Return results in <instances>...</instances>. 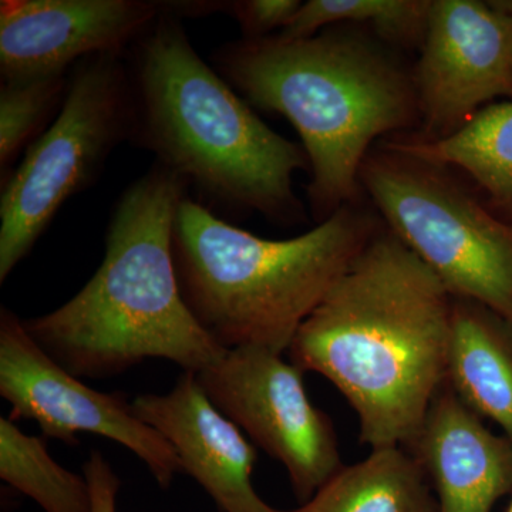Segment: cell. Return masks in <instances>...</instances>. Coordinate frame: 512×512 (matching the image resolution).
<instances>
[{
    "label": "cell",
    "instance_id": "6da1fadb",
    "mask_svg": "<svg viewBox=\"0 0 512 512\" xmlns=\"http://www.w3.org/2000/svg\"><path fill=\"white\" fill-rule=\"evenodd\" d=\"M451 311L443 282L383 225L302 323L288 356L348 400L363 444L407 447L446 382Z\"/></svg>",
    "mask_w": 512,
    "mask_h": 512
},
{
    "label": "cell",
    "instance_id": "7a4b0ae2",
    "mask_svg": "<svg viewBox=\"0 0 512 512\" xmlns=\"http://www.w3.org/2000/svg\"><path fill=\"white\" fill-rule=\"evenodd\" d=\"M392 49L353 26H333L305 39H241L212 53L235 92L285 117L301 137L319 222L357 201L360 168L379 138L420 126L412 70Z\"/></svg>",
    "mask_w": 512,
    "mask_h": 512
},
{
    "label": "cell",
    "instance_id": "3957f363",
    "mask_svg": "<svg viewBox=\"0 0 512 512\" xmlns=\"http://www.w3.org/2000/svg\"><path fill=\"white\" fill-rule=\"evenodd\" d=\"M187 187L154 164L117 201L92 279L55 311L23 320L67 372L103 379L164 359L200 373L227 352L201 328L178 282L174 224Z\"/></svg>",
    "mask_w": 512,
    "mask_h": 512
},
{
    "label": "cell",
    "instance_id": "277c9868",
    "mask_svg": "<svg viewBox=\"0 0 512 512\" xmlns=\"http://www.w3.org/2000/svg\"><path fill=\"white\" fill-rule=\"evenodd\" d=\"M131 140L207 197L295 224L293 177L309 171L302 144L256 116L251 104L192 46L180 18L164 15L130 49Z\"/></svg>",
    "mask_w": 512,
    "mask_h": 512
},
{
    "label": "cell",
    "instance_id": "5b68a950",
    "mask_svg": "<svg viewBox=\"0 0 512 512\" xmlns=\"http://www.w3.org/2000/svg\"><path fill=\"white\" fill-rule=\"evenodd\" d=\"M383 225L379 214L356 201L298 237L266 239L185 197L173 235L184 301L222 349L284 355L302 323Z\"/></svg>",
    "mask_w": 512,
    "mask_h": 512
},
{
    "label": "cell",
    "instance_id": "8992f818",
    "mask_svg": "<svg viewBox=\"0 0 512 512\" xmlns=\"http://www.w3.org/2000/svg\"><path fill=\"white\" fill-rule=\"evenodd\" d=\"M360 188L382 221L454 298L481 303L512 325V225L454 178L384 141L360 168Z\"/></svg>",
    "mask_w": 512,
    "mask_h": 512
},
{
    "label": "cell",
    "instance_id": "52a82bcc",
    "mask_svg": "<svg viewBox=\"0 0 512 512\" xmlns=\"http://www.w3.org/2000/svg\"><path fill=\"white\" fill-rule=\"evenodd\" d=\"M133 93L123 56L84 59L52 124L2 183L0 282L35 247L64 202L96 180L111 151L131 140Z\"/></svg>",
    "mask_w": 512,
    "mask_h": 512
},
{
    "label": "cell",
    "instance_id": "ba28073f",
    "mask_svg": "<svg viewBox=\"0 0 512 512\" xmlns=\"http://www.w3.org/2000/svg\"><path fill=\"white\" fill-rule=\"evenodd\" d=\"M197 377L214 406L285 467L302 504L343 467L332 421L309 399L302 370L281 353L227 350Z\"/></svg>",
    "mask_w": 512,
    "mask_h": 512
},
{
    "label": "cell",
    "instance_id": "9c48e42d",
    "mask_svg": "<svg viewBox=\"0 0 512 512\" xmlns=\"http://www.w3.org/2000/svg\"><path fill=\"white\" fill-rule=\"evenodd\" d=\"M0 396L12 406V420H33L43 436L76 443L97 434L136 454L161 488L183 473L171 444L134 412L124 393L92 389L67 372L30 336L25 322L0 311Z\"/></svg>",
    "mask_w": 512,
    "mask_h": 512
},
{
    "label": "cell",
    "instance_id": "30bf717a",
    "mask_svg": "<svg viewBox=\"0 0 512 512\" xmlns=\"http://www.w3.org/2000/svg\"><path fill=\"white\" fill-rule=\"evenodd\" d=\"M419 50L414 137L451 136L497 97L512 99V19L488 0H433Z\"/></svg>",
    "mask_w": 512,
    "mask_h": 512
},
{
    "label": "cell",
    "instance_id": "8fae6325",
    "mask_svg": "<svg viewBox=\"0 0 512 512\" xmlns=\"http://www.w3.org/2000/svg\"><path fill=\"white\" fill-rule=\"evenodd\" d=\"M164 15L167 2L153 0H3L2 82L62 76L89 57L123 56Z\"/></svg>",
    "mask_w": 512,
    "mask_h": 512
},
{
    "label": "cell",
    "instance_id": "7c38bea8",
    "mask_svg": "<svg viewBox=\"0 0 512 512\" xmlns=\"http://www.w3.org/2000/svg\"><path fill=\"white\" fill-rule=\"evenodd\" d=\"M134 412L174 448L183 473L207 491L222 512H291L266 504L252 485L256 448L184 372L170 392L140 394Z\"/></svg>",
    "mask_w": 512,
    "mask_h": 512
},
{
    "label": "cell",
    "instance_id": "4fadbf2b",
    "mask_svg": "<svg viewBox=\"0 0 512 512\" xmlns=\"http://www.w3.org/2000/svg\"><path fill=\"white\" fill-rule=\"evenodd\" d=\"M439 512H491L512 488V443L495 436L447 382L410 441Z\"/></svg>",
    "mask_w": 512,
    "mask_h": 512
},
{
    "label": "cell",
    "instance_id": "5bb4252c",
    "mask_svg": "<svg viewBox=\"0 0 512 512\" xmlns=\"http://www.w3.org/2000/svg\"><path fill=\"white\" fill-rule=\"evenodd\" d=\"M446 382L512 443V325L481 303L454 298Z\"/></svg>",
    "mask_w": 512,
    "mask_h": 512
},
{
    "label": "cell",
    "instance_id": "9a60e30c",
    "mask_svg": "<svg viewBox=\"0 0 512 512\" xmlns=\"http://www.w3.org/2000/svg\"><path fill=\"white\" fill-rule=\"evenodd\" d=\"M291 512H439V505L423 467L399 446L343 466Z\"/></svg>",
    "mask_w": 512,
    "mask_h": 512
},
{
    "label": "cell",
    "instance_id": "2e32d148",
    "mask_svg": "<svg viewBox=\"0 0 512 512\" xmlns=\"http://www.w3.org/2000/svg\"><path fill=\"white\" fill-rule=\"evenodd\" d=\"M404 153L467 174L497 207L512 212V99L491 103L439 140L387 141Z\"/></svg>",
    "mask_w": 512,
    "mask_h": 512
},
{
    "label": "cell",
    "instance_id": "e0dca14e",
    "mask_svg": "<svg viewBox=\"0 0 512 512\" xmlns=\"http://www.w3.org/2000/svg\"><path fill=\"white\" fill-rule=\"evenodd\" d=\"M433 0H309L276 36L295 40L333 26L372 30L390 47L420 49Z\"/></svg>",
    "mask_w": 512,
    "mask_h": 512
},
{
    "label": "cell",
    "instance_id": "ac0fdd59",
    "mask_svg": "<svg viewBox=\"0 0 512 512\" xmlns=\"http://www.w3.org/2000/svg\"><path fill=\"white\" fill-rule=\"evenodd\" d=\"M0 478L45 512H93L86 477L60 466L45 440L6 417L0 419Z\"/></svg>",
    "mask_w": 512,
    "mask_h": 512
},
{
    "label": "cell",
    "instance_id": "d6986e66",
    "mask_svg": "<svg viewBox=\"0 0 512 512\" xmlns=\"http://www.w3.org/2000/svg\"><path fill=\"white\" fill-rule=\"evenodd\" d=\"M70 74L2 82L0 87V168L2 183L9 168L46 121L62 107Z\"/></svg>",
    "mask_w": 512,
    "mask_h": 512
},
{
    "label": "cell",
    "instance_id": "ffe728a7",
    "mask_svg": "<svg viewBox=\"0 0 512 512\" xmlns=\"http://www.w3.org/2000/svg\"><path fill=\"white\" fill-rule=\"evenodd\" d=\"M301 5V0H235L225 3L224 12L237 20L242 39L259 40L281 33Z\"/></svg>",
    "mask_w": 512,
    "mask_h": 512
},
{
    "label": "cell",
    "instance_id": "44dd1931",
    "mask_svg": "<svg viewBox=\"0 0 512 512\" xmlns=\"http://www.w3.org/2000/svg\"><path fill=\"white\" fill-rule=\"evenodd\" d=\"M83 476L92 493L93 512H117L120 480L103 454L92 451L83 464Z\"/></svg>",
    "mask_w": 512,
    "mask_h": 512
},
{
    "label": "cell",
    "instance_id": "7402d4cb",
    "mask_svg": "<svg viewBox=\"0 0 512 512\" xmlns=\"http://www.w3.org/2000/svg\"><path fill=\"white\" fill-rule=\"evenodd\" d=\"M491 6L512 19V0H488Z\"/></svg>",
    "mask_w": 512,
    "mask_h": 512
},
{
    "label": "cell",
    "instance_id": "603a6c76",
    "mask_svg": "<svg viewBox=\"0 0 512 512\" xmlns=\"http://www.w3.org/2000/svg\"><path fill=\"white\" fill-rule=\"evenodd\" d=\"M508 512H512V503L510 505V508H508Z\"/></svg>",
    "mask_w": 512,
    "mask_h": 512
}]
</instances>
